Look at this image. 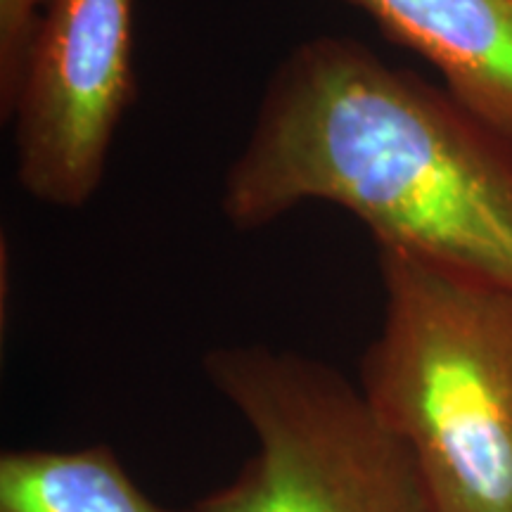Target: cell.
<instances>
[{"instance_id": "obj_5", "label": "cell", "mask_w": 512, "mask_h": 512, "mask_svg": "<svg viewBox=\"0 0 512 512\" xmlns=\"http://www.w3.org/2000/svg\"><path fill=\"white\" fill-rule=\"evenodd\" d=\"M418 53L465 110L512 138V0H344Z\"/></svg>"}, {"instance_id": "obj_2", "label": "cell", "mask_w": 512, "mask_h": 512, "mask_svg": "<svg viewBox=\"0 0 512 512\" xmlns=\"http://www.w3.org/2000/svg\"><path fill=\"white\" fill-rule=\"evenodd\" d=\"M375 249L384 302L363 394L413 458L432 512H512V290Z\"/></svg>"}, {"instance_id": "obj_4", "label": "cell", "mask_w": 512, "mask_h": 512, "mask_svg": "<svg viewBox=\"0 0 512 512\" xmlns=\"http://www.w3.org/2000/svg\"><path fill=\"white\" fill-rule=\"evenodd\" d=\"M136 0H48L31 31L3 119L12 121L17 181L36 202L93 200L121 119L136 100Z\"/></svg>"}, {"instance_id": "obj_1", "label": "cell", "mask_w": 512, "mask_h": 512, "mask_svg": "<svg viewBox=\"0 0 512 512\" xmlns=\"http://www.w3.org/2000/svg\"><path fill=\"white\" fill-rule=\"evenodd\" d=\"M309 202L349 211L375 247L512 290V138L349 36L309 38L278 64L223 181L238 230Z\"/></svg>"}, {"instance_id": "obj_7", "label": "cell", "mask_w": 512, "mask_h": 512, "mask_svg": "<svg viewBox=\"0 0 512 512\" xmlns=\"http://www.w3.org/2000/svg\"><path fill=\"white\" fill-rule=\"evenodd\" d=\"M48 0H0V112L15 95L31 31Z\"/></svg>"}, {"instance_id": "obj_6", "label": "cell", "mask_w": 512, "mask_h": 512, "mask_svg": "<svg viewBox=\"0 0 512 512\" xmlns=\"http://www.w3.org/2000/svg\"><path fill=\"white\" fill-rule=\"evenodd\" d=\"M0 512H195L157 503L110 446L0 456Z\"/></svg>"}, {"instance_id": "obj_3", "label": "cell", "mask_w": 512, "mask_h": 512, "mask_svg": "<svg viewBox=\"0 0 512 512\" xmlns=\"http://www.w3.org/2000/svg\"><path fill=\"white\" fill-rule=\"evenodd\" d=\"M204 377L254 437L240 472L195 512H432L413 458L361 384L266 344L202 356Z\"/></svg>"}]
</instances>
